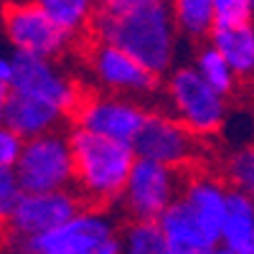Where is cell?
<instances>
[{
  "mask_svg": "<svg viewBox=\"0 0 254 254\" xmlns=\"http://www.w3.org/2000/svg\"><path fill=\"white\" fill-rule=\"evenodd\" d=\"M92 36L127 51L158 76L178 66L181 33L171 0H99Z\"/></svg>",
  "mask_w": 254,
  "mask_h": 254,
  "instance_id": "obj_1",
  "label": "cell"
},
{
  "mask_svg": "<svg viewBox=\"0 0 254 254\" xmlns=\"http://www.w3.org/2000/svg\"><path fill=\"white\" fill-rule=\"evenodd\" d=\"M69 135L76 163L74 190L89 206L107 208L110 203H120L137 160L135 145L92 135L81 127H71Z\"/></svg>",
  "mask_w": 254,
  "mask_h": 254,
  "instance_id": "obj_2",
  "label": "cell"
},
{
  "mask_svg": "<svg viewBox=\"0 0 254 254\" xmlns=\"http://www.w3.org/2000/svg\"><path fill=\"white\" fill-rule=\"evenodd\" d=\"M163 102L165 112H171L201 140L219 135L231 112L229 97L219 94L211 84L196 71L193 64H178L163 79Z\"/></svg>",
  "mask_w": 254,
  "mask_h": 254,
  "instance_id": "obj_3",
  "label": "cell"
},
{
  "mask_svg": "<svg viewBox=\"0 0 254 254\" xmlns=\"http://www.w3.org/2000/svg\"><path fill=\"white\" fill-rule=\"evenodd\" d=\"M15 176L26 193L71 190L76 183L71 135L59 130L26 140L23 155L15 165Z\"/></svg>",
  "mask_w": 254,
  "mask_h": 254,
  "instance_id": "obj_4",
  "label": "cell"
},
{
  "mask_svg": "<svg viewBox=\"0 0 254 254\" xmlns=\"http://www.w3.org/2000/svg\"><path fill=\"white\" fill-rule=\"evenodd\" d=\"M84 74L89 76L97 92L132 97L140 102L153 97L163 87L160 76L142 66L135 56L97 38L84 51Z\"/></svg>",
  "mask_w": 254,
  "mask_h": 254,
  "instance_id": "obj_5",
  "label": "cell"
},
{
  "mask_svg": "<svg viewBox=\"0 0 254 254\" xmlns=\"http://www.w3.org/2000/svg\"><path fill=\"white\" fill-rule=\"evenodd\" d=\"M10 61H13V84L8 92L41 99L61 110L66 117L76 115L81 99L87 94H81L79 79L66 66H61V61L15 54V51H10Z\"/></svg>",
  "mask_w": 254,
  "mask_h": 254,
  "instance_id": "obj_6",
  "label": "cell"
},
{
  "mask_svg": "<svg viewBox=\"0 0 254 254\" xmlns=\"http://www.w3.org/2000/svg\"><path fill=\"white\" fill-rule=\"evenodd\" d=\"M120 231L122 229H117V221L107 208L84 206L74 219L49 234L10 244L13 254H92L104 242L120 237Z\"/></svg>",
  "mask_w": 254,
  "mask_h": 254,
  "instance_id": "obj_7",
  "label": "cell"
},
{
  "mask_svg": "<svg viewBox=\"0 0 254 254\" xmlns=\"http://www.w3.org/2000/svg\"><path fill=\"white\" fill-rule=\"evenodd\" d=\"M3 31L10 51L41 59H61L74 38L54 23V18L36 0H13L5 5Z\"/></svg>",
  "mask_w": 254,
  "mask_h": 254,
  "instance_id": "obj_8",
  "label": "cell"
},
{
  "mask_svg": "<svg viewBox=\"0 0 254 254\" xmlns=\"http://www.w3.org/2000/svg\"><path fill=\"white\" fill-rule=\"evenodd\" d=\"M183 181L186 173L155 160L137 158L120 206L130 216V221H160V216L181 198Z\"/></svg>",
  "mask_w": 254,
  "mask_h": 254,
  "instance_id": "obj_9",
  "label": "cell"
},
{
  "mask_svg": "<svg viewBox=\"0 0 254 254\" xmlns=\"http://www.w3.org/2000/svg\"><path fill=\"white\" fill-rule=\"evenodd\" d=\"M150 112L153 110H147L145 102L140 99L89 92L74 115V127H81L92 135H102L117 142L135 145Z\"/></svg>",
  "mask_w": 254,
  "mask_h": 254,
  "instance_id": "obj_10",
  "label": "cell"
},
{
  "mask_svg": "<svg viewBox=\"0 0 254 254\" xmlns=\"http://www.w3.org/2000/svg\"><path fill=\"white\" fill-rule=\"evenodd\" d=\"M137 158L155 160L173 171L190 173L201 158V137L193 135L171 112L153 110L140 137L135 140Z\"/></svg>",
  "mask_w": 254,
  "mask_h": 254,
  "instance_id": "obj_11",
  "label": "cell"
},
{
  "mask_svg": "<svg viewBox=\"0 0 254 254\" xmlns=\"http://www.w3.org/2000/svg\"><path fill=\"white\" fill-rule=\"evenodd\" d=\"M84 208V198L76 190H54V193H23L10 216L3 219L10 242H26L44 237L74 219Z\"/></svg>",
  "mask_w": 254,
  "mask_h": 254,
  "instance_id": "obj_12",
  "label": "cell"
},
{
  "mask_svg": "<svg viewBox=\"0 0 254 254\" xmlns=\"http://www.w3.org/2000/svg\"><path fill=\"white\" fill-rule=\"evenodd\" d=\"M181 198L206 226L208 234L221 244V229L229 214V198H231V186L224 181V176H214L206 171L186 173Z\"/></svg>",
  "mask_w": 254,
  "mask_h": 254,
  "instance_id": "obj_13",
  "label": "cell"
},
{
  "mask_svg": "<svg viewBox=\"0 0 254 254\" xmlns=\"http://www.w3.org/2000/svg\"><path fill=\"white\" fill-rule=\"evenodd\" d=\"M64 122H66V115L41 99L18 94V92L0 94V125L5 130H13L23 140L59 132Z\"/></svg>",
  "mask_w": 254,
  "mask_h": 254,
  "instance_id": "obj_14",
  "label": "cell"
},
{
  "mask_svg": "<svg viewBox=\"0 0 254 254\" xmlns=\"http://www.w3.org/2000/svg\"><path fill=\"white\" fill-rule=\"evenodd\" d=\"M160 229L171 244L173 254H214L221 244L206 231L183 198H178L160 216Z\"/></svg>",
  "mask_w": 254,
  "mask_h": 254,
  "instance_id": "obj_15",
  "label": "cell"
},
{
  "mask_svg": "<svg viewBox=\"0 0 254 254\" xmlns=\"http://www.w3.org/2000/svg\"><path fill=\"white\" fill-rule=\"evenodd\" d=\"M208 44L231 64L239 81H254V23L216 26Z\"/></svg>",
  "mask_w": 254,
  "mask_h": 254,
  "instance_id": "obj_16",
  "label": "cell"
},
{
  "mask_svg": "<svg viewBox=\"0 0 254 254\" xmlns=\"http://www.w3.org/2000/svg\"><path fill=\"white\" fill-rule=\"evenodd\" d=\"M221 247L231 254H254V201L234 188L221 229Z\"/></svg>",
  "mask_w": 254,
  "mask_h": 254,
  "instance_id": "obj_17",
  "label": "cell"
},
{
  "mask_svg": "<svg viewBox=\"0 0 254 254\" xmlns=\"http://www.w3.org/2000/svg\"><path fill=\"white\" fill-rule=\"evenodd\" d=\"M171 10L183 41L198 44L208 41L216 28L214 0H171Z\"/></svg>",
  "mask_w": 254,
  "mask_h": 254,
  "instance_id": "obj_18",
  "label": "cell"
},
{
  "mask_svg": "<svg viewBox=\"0 0 254 254\" xmlns=\"http://www.w3.org/2000/svg\"><path fill=\"white\" fill-rule=\"evenodd\" d=\"M36 3L74 41H76V36L92 33L94 18L99 10V0H36Z\"/></svg>",
  "mask_w": 254,
  "mask_h": 254,
  "instance_id": "obj_19",
  "label": "cell"
},
{
  "mask_svg": "<svg viewBox=\"0 0 254 254\" xmlns=\"http://www.w3.org/2000/svg\"><path fill=\"white\" fill-rule=\"evenodd\" d=\"M190 64L196 66V71L214 87L219 94L224 97H231L237 92L239 87V76L234 74V69H231V64L208 44H201L193 49V59H190Z\"/></svg>",
  "mask_w": 254,
  "mask_h": 254,
  "instance_id": "obj_20",
  "label": "cell"
},
{
  "mask_svg": "<svg viewBox=\"0 0 254 254\" xmlns=\"http://www.w3.org/2000/svg\"><path fill=\"white\" fill-rule=\"evenodd\" d=\"M120 237L125 254H173L158 221H127Z\"/></svg>",
  "mask_w": 254,
  "mask_h": 254,
  "instance_id": "obj_21",
  "label": "cell"
},
{
  "mask_svg": "<svg viewBox=\"0 0 254 254\" xmlns=\"http://www.w3.org/2000/svg\"><path fill=\"white\" fill-rule=\"evenodd\" d=\"M221 176L234 190L254 201V145L234 147L221 163Z\"/></svg>",
  "mask_w": 254,
  "mask_h": 254,
  "instance_id": "obj_22",
  "label": "cell"
},
{
  "mask_svg": "<svg viewBox=\"0 0 254 254\" xmlns=\"http://www.w3.org/2000/svg\"><path fill=\"white\" fill-rule=\"evenodd\" d=\"M216 26L254 23V0H214Z\"/></svg>",
  "mask_w": 254,
  "mask_h": 254,
  "instance_id": "obj_23",
  "label": "cell"
},
{
  "mask_svg": "<svg viewBox=\"0 0 254 254\" xmlns=\"http://www.w3.org/2000/svg\"><path fill=\"white\" fill-rule=\"evenodd\" d=\"M23 186H20L15 171H8V168H0V214L3 219L10 216V211L18 206V201L23 198Z\"/></svg>",
  "mask_w": 254,
  "mask_h": 254,
  "instance_id": "obj_24",
  "label": "cell"
},
{
  "mask_svg": "<svg viewBox=\"0 0 254 254\" xmlns=\"http://www.w3.org/2000/svg\"><path fill=\"white\" fill-rule=\"evenodd\" d=\"M26 140L15 135L13 130H0V168H8V171H15V165L23 155Z\"/></svg>",
  "mask_w": 254,
  "mask_h": 254,
  "instance_id": "obj_25",
  "label": "cell"
},
{
  "mask_svg": "<svg viewBox=\"0 0 254 254\" xmlns=\"http://www.w3.org/2000/svg\"><path fill=\"white\" fill-rule=\"evenodd\" d=\"M13 84V61H10V54H5L0 59V94H5Z\"/></svg>",
  "mask_w": 254,
  "mask_h": 254,
  "instance_id": "obj_26",
  "label": "cell"
},
{
  "mask_svg": "<svg viewBox=\"0 0 254 254\" xmlns=\"http://www.w3.org/2000/svg\"><path fill=\"white\" fill-rule=\"evenodd\" d=\"M214 254H231V252H226V249H224V247H219V249H216V252H214Z\"/></svg>",
  "mask_w": 254,
  "mask_h": 254,
  "instance_id": "obj_27",
  "label": "cell"
}]
</instances>
